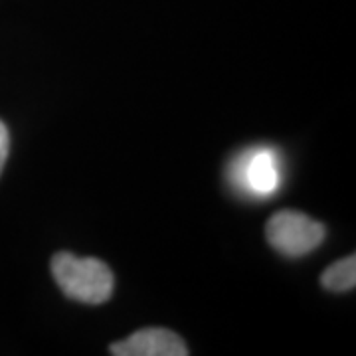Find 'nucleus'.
<instances>
[{
	"mask_svg": "<svg viewBox=\"0 0 356 356\" xmlns=\"http://www.w3.org/2000/svg\"><path fill=\"white\" fill-rule=\"evenodd\" d=\"M51 273L62 293L79 303L99 305L113 295V273L102 259L60 252L51 259Z\"/></svg>",
	"mask_w": 356,
	"mask_h": 356,
	"instance_id": "obj_1",
	"label": "nucleus"
},
{
	"mask_svg": "<svg viewBox=\"0 0 356 356\" xmlns=\"http://www.w3.org/2000/svg\"><path fill=\"white\" fill-rule=\"evenodd\" d=\"M269 245L289 257L311 254L325 240V226L295 210H281L266 226Z\"/></svg>",
	"mask_w": 356,
	"mask_h": 356,
	"instance_id": "obj_2",
	"label": "nucleus"
},
{
	"mask_svg": "<svg viewBox=\"0 0 356 356\" xmlns=\"http://www.w3.org/2000/svg\"><path fill=\"white\" fill-rule=\"evenodd\" d=\"M229 177L240 191L259 198L269 196L280 188L281 182L277 154L271 149H252L234 163Z\"/></svg>",
	"mask_w": 356,
	"mask_h": 356,
	"instance_id": "obj_3",
	"label": "nucleus"
},
{
	"mask_svg": "<svg viewBox=\"0 0 356 356\" xmlns=\"http://www.w3.org/2000/svg\"><path fill=\"white\" fill-rule=\"evenodd\" d=\"M115 356H186L188 348L177 332L168 329H140L121 343L109 346Z\"/></svg>",
	"mask_w": 356,
	"mask_h": 356,
	"instance_id": "obj_4",
	"label": "nucleus"
},
{
	"mask_svg": "<svg viewBox=\"0 0 356 356\" xmlns=\"http://www.w3.org/2000/svg\"><path fill=\"white\" fill-rule=\"evenodd\" d=\"M321 283L325 289L334 293H344L355 289L356 285V257L348 255L339 261H334L332 266L325 269Z\"/></svg>",
	"mask_w": 356,
	"mask_h": 356,
	"instance_id": "obj_5",
	"label": "nucleus"
},
{
	"mask_svg": "<svg viewBox=\"0 0 356 356\" xmlns=\"http://www.w3.org/2000/svg\"><path fill=\"white\" fill-rule=\"evenodd\" d=\"M8 149H10V135H8L6 125L0 121V172H2V168H4L6 159H8Z\"/></svg>",
	"mask_w": 356,
	"mask_h": 356,
	"instance_id": "obj_6",
	"label": "nucleus"
}]
</instances>
